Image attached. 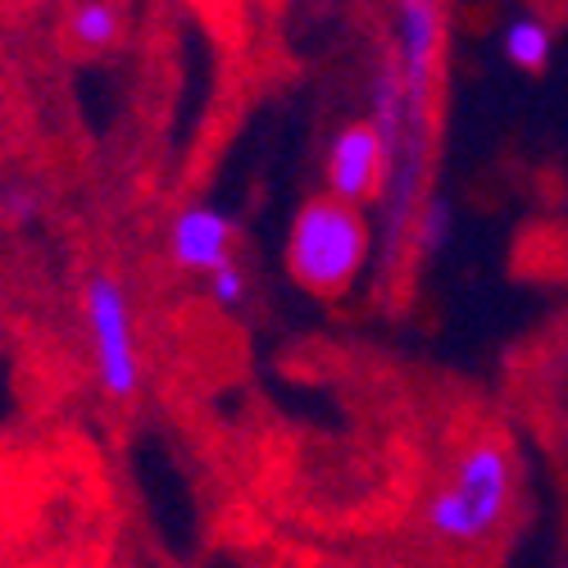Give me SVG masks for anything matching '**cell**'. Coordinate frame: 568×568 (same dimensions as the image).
I'll return each mask as SVG.
<instances>
[{
  "label": "cell",
  "mask_w": 568,
  "mask_h": 568,
  "mask_svg": "<svg viewBox=\"0 0 568 568\" xmlns=\"http://www.w3.org/2000/svg\"><path fill=\"white\" fill-rule=\"evenodd\" d=\"M368 246H373V232L364 210L323 192V196H310L287 227V273L310 296L337 301L355 287Z\"/></svg>",
  "instance_id": "cell-1"
},
{
  "label": "cell",
  "mask_w": 568,
  "mask_h": 568,
  "mask_svg": "<svg viewBox=\"0 0 568 568\" xmlns=\"http://www.w3.org/2000/svg\"><path fill=\"white\" fill-rule=\"evenodd\" d=\"M514 500V455L505 442L483 437L473 442L442 491L428 500V532L450 546H478L487 541L509 514Z\"/></svg>",
  "instance_id": "cell-2"
},
{
  "label": "cell",
  "mask_w": 568,
  "mask_h": 568,
  "mask_svg": "<svg viewBox=\"0 0 568 568\" xmlns=\"http://www.w3.org/2000/svg\"><path fill=\"white\" fill-rule=\"evenodd\" d=\"M87 305V333L91 359H97V383L110 400H132L141 392V355H136V327L128 287L110 268H91L82 282Z\"/></svg>",
  "instance_id": "cell-3"
},
{
  "label": "cell",
  "mask_w": 568,
  "mask_h": 568,
  "mask_svg": "<svg viewBox=\"0 0 568 568\" xmlns=\"http://www.w3.org/2000/svg\"><path fill=\"white\" fill-rule=\"evenodd\" d=\"M442 0H396V73L405 87V105L414 119L433 123V91L442 73Z\"/></svg>",
  "instance_id": "cell-4"
},
{
  "label": "cell",
  "mask_w": 568,
  "mask_h": 568,
  "mask_svg": "<svg viewBox=\"0 0 568 568\" xmlns=\"http://www.w3.org/2000/svg\"><path fill=\"white\" fill-rule=\"evenodd\" d=\"M387 173H392L387 141L377 136V128L368 119L346 123L333 141H327V160H323L327 196H337L346 205H368V201L383 196Z\"/></svg>",
  "instance_id": "cell-5"
},
{
  "label": "cell",
  "mask_w": 568,
  "mask_h": 568,
  "mask_svg": "<svg viewBox=\"0 0 568 568\" xmlns=\"http://www.w3.org/2000/svg\"><path fill=\"white\" fill-rule=\"evenodd\" d=\"M232 242H236V227L214 205H186L169 223V260L173 268L192 277H210L214 268L232 264Z\"/></svg>",
  "instance_id": "cell-6"
},
{
  "label": "cell",
  "mask_w": 568,
  "mask_h": 568,
  "mask_svg": "<svg viewBox=\"0 0 568 568\" xmlns=\"http://www.w3.org/2000/svg\"><path fill=\"white\" fill-rule=\"evenodd\" d=\"M123 6L119 0H73L69 19H64V37L78 55H105L123 37Z\"/></svg>",
  "instance_id": "cell-7"
},
{
  "label": "cell",
  "mask_w": 568,
  "mask_h": 568,
  "mask_svg": "<svg viewBox=\"0 0 568 568\" xmlns=\"http://www.w3.org/2000/svg\"><path fill=\"white\" fill-rule=\"evenodd\" d=\"M500 51H505V60L514 64V69H524V73H541L546 64H550V51H555V37H550V28L541 23V19H514V23H505V32H500Z\"/></svg>",
  "instance_id": "cell-8"
},
{
  "label": "cell",
  "mask_w": 568,
  "mask_h": 568,
  "mask_svg": "<svg viewBox=\"0 0 568 568\" xmlns=\"http://www.w3.org/2000/svg\"><path fill=\"white\" fill-rule=\"evenodd\" d=\"M414 232H418V251L423 255H433L446 242V232H450V205H446V196H428V201L418 205Z\"/></svg>",
  "instance_id": "cell-9"
},
{
  "label": "cell",
  "mask_w": 568,
  "mask_h": 568,
  "mask_svg": "<svg viewBox=\"0 0 568 568\" xmlns=\"http://www.w3.org/2000/svg\"><path fill=\"white\" fill-rule=\"evenodd\" d=\"M205 287H210V301L219 305V310H242L246 305V292H251V282H246V273H242V264H223V268H214L210 277H205Z\"/></svg>",
  "instance_id": "cell-10"
}]
</instances>
